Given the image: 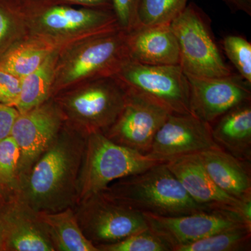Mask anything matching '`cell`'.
Wrapping results in <instances>:
<instances>
[{
  "label": "cell",
  "mask_w": 251,
  "mask_h": 251,
  "mask_svg": "<svg viewBox=\"0 0 251 251\" xmlns=\"http://www.w3.org/2000/svg\"><path fill=\"white\" fill-rule=\"evenodd\" d=\"M87 135L64 124L15 193L36 213L77 205V186Z\"/></svg>",
  "instance_id": "cell-1"
},
{
  "label": "cell",
  "mask_w": 251,
  "mask_h": 251,
  "mask_svg": "<svg viewBox=\"0 0 251 251\" xmlns=\"http://www.w3.org/2000/svg\"><path fill=\"white\" fill-rule=\"evenodd\" d=\"M99 193L142 214L178 216L211 211L193 201L166 163L117 179Z\"/></svg>",
  "instance_id": "cell-2"
},
{
  "label": "cell",
  "mask_w": 251,
  "mask_h": 251,
  "mask_svg": "<svg viewBox=\"0 0 251 251\" xmlns=\"http://www.w3.org/2000/svg\"><path fill=\"white\" fill-rule=\"evenodd\" d=\"M27 36L62 47L119 27L112 9L85 7L49 0H17Z\"/></svg>",
  "instance_id": "cell-3"
},
{
  "label": "cell",
  "mask_w": 251,
  "mask_h": 251,
  "mask_svg": "<svg viewBox=\"0 0 251 251\" xmlns=\"http://www.w3.org/2000/svg\"><path fill=\"white\" fill-rule=\"evenodd\" d=\"M127 60L126 31L120 27L62 46L56 62L51 98L81 82L114 76Z\"/></svg>",
  "instance_id": "cell-4"
},
{
  "label": "cell",
  "mask_w": 251,
  "mask_h": 251,
  "mask_svg": "<svg viewBox=\"0 0 251 251\" xmlns=\"http://www.w3.org/2000/svg\"><path fill=\"white\" fill-rule=\"evenodd\" d=\"M126 89L113 76L99 77L61 91L54 99L66 125L87 135L104 133L125 107Z\"/></svg>",
  "instance_id": "cell-5"
},
{
  "label": "cell",
  "mask_w": 251,
  "mask_h": 251,
  "mask_svg": "<svg viewBox=\"0 0 251 251\" xmlns=\"http://www.w3.org/2000/svg\"><path fill=\"white\" fill-rule=\"evenodd\" d=\"M163 162L114 143L103 133L87 135L77 186V204L113 181Z\"/></svg>",
  "instance_id": "cell-6"
},
{
  "label": "cell",
  "mask_w": 251,
  "mask_h": 251,
  "mask_svg": "<svg viewBox=\"0 0 251 251\" xmlns=\"http://www.w3.org/2000/svg\"><path fill=\"white\" fill-rule=\"evenodd\" d=\"M179 49V65L193 76L223 77L232 74L211 32L209 21L191 3L171 23Z\"/></svg>",
  "instance_id": "cell-7"
},
{
  "label": "cell",
  "mask_w": 251,
  "mask_h": 251,
  "mask_svg": "<svg viewBox=\"0 0 251 251\" xmlns=\"http://www.w3.org/2000/svg\"><path fill=\"white\" fill-rule=\"evenodd\" d=\"M113 77L125 87L161 104L171 113L191 114L189 82L179 64L147 65L128 59Z\"/></svg>",
  "instance_id": "cell-8"
},
{
  "label": "cell",
  "mask_w": 251,
  "mask_h": 251,
  "mask_svg": "<svg viewBox=\"0 0 251 251\" xmlns=\"http://www.w3.org/2000/svg\"><path fill=\"white\" fill-rule=\"evenodd\" d=\"M77 205L75 212L81 230L96 247L120 242L149 228L142 213L112 201L101 193Z\"/></svg>",
  "instance_id": "cell-9"
},
{
  "label": "cell",
  "mask_w": 251,
  "mask_h": 251,
  "mask_svg": "<svg viewBox=\"0 0 251 251\" xmlns=\"http://www.w3.org/2000/svg\"><path fill=\"white\" fill-rule=\"evenodd\" d=\"M125 87V107L103 134L114 143L148 155L157 132L171 112L145 94Z\"/></svg>",
  "instance_id": "cell-10"
},
{
  "label": "cell",
  "mask_w": 251,
  "mask_h": 251,
  "mask_svg": "<svg viewBox=\"0 0 251 251\" xmlns=\"http://www.w3.org/2000/svg\"><path fill=\"white\" fill-rule=\"evenodd\" d=\"M64 124L62 112L52 98L27 112L19 113L10 134L20 150L18 189Z\"/></svg>",
  "instance_id": "cell-11"
},
{
  "label": "cell",
  "mask_w": 251,
  "mask_h": 251,
  "mask_svg": "<svg viewBox=\"0 0 251 251\" xmlns=\"http://www.w3.org/2000/svg\"><path fill=\"white\" fill-rule=\"evenodd\" d=\"M143 214L149 229L168 244L172 251L226 229L243 226L251 227L240 216L228 211H203L178 216Z\"/></svg>",
  "instance_id": "cell-12"
},
{
  "label": "cell",
  "mask_w": 251,
  "mask_h": 251,
  "mask_svg": "<svg viewBox=\"0 0 251 251\" xmlns=\"http://www.w3.org/2000/svg\"><path fill=\"white\" fill-rule=\"evenodd\" d=\"M166 164L195 202L209 210L234 213L251 226V198L240 201L218 187L197 153L173 158Z\"/></svg>",
  "instance_id": "cell-13"
},
{
  "label": "cell",
  "mask_w": 251,
  "mask_h": 251,
  "mask_svg": "<svg viewBox=\"0 0 251 251\" xmlns=\"http://www.w3.org/2000/svg\"><path fill=\"white\" fill-rule=\"evenodd\" d=\"M186 75L191 113L210 125L231 109L251 101V85L239 74L215 77Z\"/></svg>",
  "instance_id": "cell-14"
},
{
  "label": "cell",
  "mask_w": 251,
  "mask_h": 251,
  "mask_svg": "<svg viewBox=\"0 0 251 251\" xmlns=\"http://www.w3.org/2000/svg\"><path fill=\"white\" fill-rule=\"evenodd\" d=\"M221 148L214 141L209 124L192 114L171 113L153 139L148 155L166 163L173 158Z\"/></svg>",
  "instance_id": "cell-15"
},
{
  "label": "cell",
  "mask_w": 251,
  "mask_h": 251,
  "mask_svg": "<svg viewBox=\"0 0 251 251\" xmlns=\"http://www.w3.org/2000/svg\"><path fill=\"white\" fill-rule=\"evenodd\" d=\"M9 198L0 213V251H55L38 213L16 196Z\"/></svg>",
  "instance_id": "cell-16"
},
{
  "label": "cell",
  "mask_w": 251,
  "mask_h": 251,
  "mask_svg": "<svg viewBox=\"0 0 251 251\" xmlns=\"http://www.w3.org/2000/svg\"><path fill=\"white\" fill-rule=\"evenodd\" d=\"M128 59L147 65H179V49L171 24L140 25L126 32Z\"/></svg>",
  "instance_id": "cell-17"
},
{
  "label": "cell",
  "mask_w": 251,
  "mask_h": 251,
  "mask_svg": "<svg viewBox=\"0 0 251 251\" xmlns=\"http://www.w3.org/2000/svg\"><path fill=\"white\" fill-rule=\"evenodd\" d=\"M197 155L218 187L240 201L251 198V162L242 161L222 148L210 149Z\"/></svg>",
  "instance_id": "cell-18"
},
{
  "label": "cell",
  "mask_w": 251,
  "mask_h": 251,
  "mask_svg": "<svg viewBox=\"0 0 251 251\" xmlns=\"http://www.w3.org/2000/svg\"><path fill=\"white\" fill-rule=\"evenodd\" d=\"M251 101L237 105L216 120L211 133L216 144L242 161H251Z\"/></svg>",
  "instance_id": "cell-19"
},
{
  "label": "cell",
  "mask_w": 251,
  "mask_h": 251,
  "mask_svg": "<svg viewBox=\"0 0 251 251\" xmlns=\"http://www.w3.org/2000/svg\"><path fill=\"white\" fill-rule=\"evenodd\" d=\"M55 251H99L81 230L74 207L57 212L38 213Z\"/></svg>",
  "instance_id": "cell-20"
},
{
  "label": "cell",
  "mask_w": 251,
  "mask_h": 251,
  "mask_svg": "<svg viewBox=\"0 0 251 251\" xmlns=\"http://www.w3.org/2000/svg\"><path fill=\"white\" fill-rule=\"evenodd\" d=\"M57 49L46 41L26 36L0 55V69L22 78L35 71Z\"/></svg>",
  "instance_id": "cell-21"
},
{
  "label": "cell",
  "mask_w": 251,
  "mask_h": 251,
  "mask_svg": "<svg viewBox=\"0 0 251 251\" xmlns=\"http://www.w3.org/2000/svg\"><path fill=\"white\" fill-rule=\"evenodd\" d=\"M60 48L51 52L35 71L21 78V92L15 106L19 113L35 108L52 97L56 62Z\"/></svg>",
  "instance_id": "cell-22"
},
{
  "label": "cell",
  "mask_w": 251,
  "mask_h": 251,
  "mask_svg": "<svg viewBox=\"0 0 251 251\" xmlns=\"http://www.w3.org/2000/svg\"><path fill=\"white\" fill-rule=\"evenodd\" d=\"M251 227L243 226L211 234L174 251H239L251 250Z\"/></svg>",
  "instance_id": "cell-23"
},
{
  "label": "cell",
  "mask_w": 251,
  "mask_h": 251,
  "mask_svg": "<svg viewBox=\"0 0 251 251\" xmlns=\"http://www.w3.org/2000/svg\"><path fill=\"white\" fill-rule=\"evenodd\" d=\"M27 36L17 0H0V55Z\"/></svg>",
  "instance_id": "cell-24"
},
{
  "label": "cell",
  "mask_w": 251,
  "mask_h": 251,
  "mask_svg": "<svg viewBox=\"0 0 251 251\" xmlns=\"http://www.w3.org/2000/svg\"><path fill=\"white\" fill-rule=\"evenodd\" d=\"M188 1V0H141L138 11V25L171 24L187 6Z\"/></svg>",
  "instance_id": "cell-25"
},
{
  "label": "cell",
  "mask_w": 251,
  "mask_h": 251,
  "mask_svg": "<svg viewBox=\"0 0 251 251\" xmlns=\"http://www.w3.org/2000/svg\"><path fill=\"white\" fill-rule=\"evenodd\" d=\"M20 150L9 135L0 140V195L13 196L18 190Z\"/></svg>",
  "instance_id": "cell-26"
},
{
  "label": "cell",
  "mask_w": 251,
  "mask_h": 251,
  "mask_svg": "<svg viewBox=\"0 0 251 251\" xmlns=\"http://www.w3.org/2000/svg\"><path fill=\"white\" fill-rule=\"evenodd\" d=\"M223 49L237 74L251 85V44L242 36H225Z\"/></svg>",
  "instance_id": "cell-27"
},
{
  "label": "cell",
  "mask_w": 251,
  "mask_h": 251,
  "mask_svg": "<svg viewBox=\"0 0 251 251\" xmlns=\"http://www.w3.org/2000/svg\"><path fill=\"white\" fill-rule=\"evenodd\" d=\"M99 251H172L171 247L150 229L130 235L120 242L97 247Z\"/></svg>",
  "instance_id": "cell-28"
},
{
  "label": "cell",
  "mask_w": 251,
  "mask_h": 251,
  "mask_svg": "<svg viewBox=\"0 0 251 251\" xmlns=\"http://www.w3.org/2000/svg\"><path fill=\"white\" fill-rule=\"evenodd\" d=\"M141 0H112V9L117 25L128 32L138 25V11Z\"/></svg>",
  "instance_id": "cell-29"
},
{
  "label": "cell",
  "mask_w": 251,
  "mask_h": 251,
  "mask_svg": "<svg viewBox=\"0 0 251 251\" xmlns=\"http://www.w3.org/2000/svg\"><path fill=\"white\" fill-rule=\"evenodd\" d=\"M21 78L0 69V104L16 106L20 92Z\"/></svg>",
  "instance_id": "cell-30"
},
{
  "label": "cell",
  "mask_w": 251,
  "mask_h": 251,
  "mask_svg": "<svg viewBox=\"0 0 251 251\" xmlns=\"http://www.w3.org/2000/svg\"><path fill=\"white\" fill-rule=\"evenodd\" d=\"M18 115L19 112L15 107L0 104V140L11 134L13 125Z\"/></svg>",
  "instance_id": "cell-31"
},
{
  "label": "cell",
  "mask_w": 251,
  "mask_h": 251,
  "mask_svg": "<svg viewBox=\"0 0 251 251\" xmlns=\"http://www.w3.org/2000/svg\"><path fill=\"white\" fill-rule=\"evenodd\" d=\"M49 1L74 5V6L112 10V0H49Z\"/></svg>",
  "instance_id": "cell-32"
},
{
  "label": "cell",
  "mask_w": 251,
  "mask_h": 251,
  "mask_svg": "<svg viewBox=\"0 0 251 251\" xmlns=\"http://www.w3.org/2000/svg\"><path fill=\"white\" fill-rule=\"evenodd\" d=\"M232 11H243L251 15V0H224Z\"/></svg>",
  "instance_id": "cell-33"
}]
</instances>
